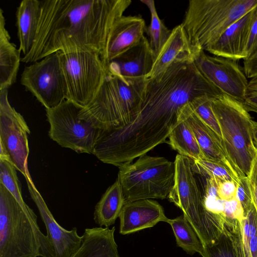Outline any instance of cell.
Listing matches in <instances>:
<instances>
[{
  "instance_id": "obj_1",
  "label": "cell",
  "mask_w": 257,
  "mask_h": 257,
  "mask_svg": "<svg viewBox=\"0 0 257 257\" xmlns=\"http://www.w3.org/2000/svg\"><path fill=\"white\" fill-rule=\"evenodd\" d=\"M130 0H42L35 41L26 63L53 53L87 51L102 60L111 30Z\"/></svg>"
},
{
  "instance_id": "obj_2",
  "label": "cell",
  "mask_w": 257,
  "mask_h": 257,
  "mask_svg": "<svg viewBox=\"0 0 257 257\" xmlns=\"http://www.w3.org/2000/svg\"><path fill=\"white\" fill-rule=\"evenodd\" d=\"M147 79V77H127L107 71L96 94L82 109L81 117L103 131L127 125L140 109Z\"/></svg>"
},
{
  "instance_id": "obj_3",
  "label": "cell",
  "mask_w": 257,
  "mask_h": 257,
  "mask_svg": "<svg viewBox=\"0 0 257 257\" xmlns=\"http://www.w3.org/2000/svg\"><path fill=\"white\" fill-rule=\"evenodd\" d=\"M38 256L55 257L52 240L34 211H25L0 183V257Z\"/></svg>"
},
{
  "instance_id": "obj_4",
  "label": "cell",
  "mask_w": 257,
  "mask_h": 257,
  "mask_svg": "<svg viewBox=\"0 0 257 257\" xmlns=\"http://www.w3.org/2000/svg\"><path fill=\"white\" fill-rule=\"evenodd\" d=\"M211 104L225 153L239 178H245L257 152L254 120L242 102L226 94L213 97Z\"/></svg>"
},
{
  "instance_id": "obj_5",
  "label": "cell",
  "mask_w": 257,
  "mask_h": 257,
  "mask_svg": "<svg viewBox=\"0 0 257 257\" xmlns=\"http://www.w3.org/2000/svg\"><path fill=\"white\" fill-rule=\"evenodd\" d=\"M257 0H190L181 24L191 45L207 51Z\"/></svg>"
},
{
  "instance_id": "obj_6",
  "label": "cell",
  "mask_w": 257,
  "mask_h": 257,
  "mask_svg": "<svg viewBox=\"0 0 257 257\" xmlns=\"http://www.w3.org/2000/svg\"><path fill=\"white\" fill-rule=\"evenodd\" d=\"M174 164V184L168 199L181 209L203 246L206 245L223 232L224 217L209 213L204 209L202 196L192 170L191 160L178 154Z\"/></svg>"
},
{
  "instance_id": "obj_7",
  "label": "cell",
  "mask_w": 257,
  "mask_h": 257,
  "mask_svg": "<svg viewBox=\"0 0 257 257\" xmlns=\"http://www.w3.org/2000/svg\"><path fill=\"white\" fill-rule=\"evenodd\" d=\"M117 180L124 204L142 199H164L174 184V162L162 157L146 155L118 167Z\"/></svg>"
},
{
  "instance_id": "obj_8",
  "label": "cell",
  "mask_w": 257,
  "mask_h": 257,
  "mask_svg": "<svg viewBox=\"0 0 257 257\" xmlns=\"http://www.w3.org/2000/svg\"><path fill=\"white\" fill-rule=\"evenodd\" d=\"M59 52L67 86V98L84 107L97 93L107 74L100 55L95 52Z\"/></svg>"
},
{
  "instance_id": "obj_9",
  "label": "cell",
  "mask_w": 257,
  "mask_h": 257,
  "mask_svg": "<svg viewBox=\"0 0 257 257\" xmlns=\"http://www.w3.org/2000/svg\"><path fill=\"white\" fill-rule=\"evenodd\" d=\"M83 107L66 99L54 108L46 109L48 134L62 147L92 154L101 130L81 117Z\"/></svg>"
},
{
  "instance_id": "obj_10",
  "label": "cell",
  "mask_w": 257,
  "mask_h": 257,
  "mask_svg": "<svg viewBox=\"0 0 257 257\" xmlns=\"http://www.w3.org/2000/svg\"><path fill=\"white\" fill-rule=\"evenodd\" d=\"M20 81L46 109L54 108L67 99V86L59 52L26 66Z\"/></svg>"
},
{
  "instance_id": "obj_11",
  "label": "cell",
  "mask_w": 257,
  "mask_h": 257,
  "mask_svg": "<svg viewBox=\"0 0 257 257\" xmlns=\"http://www.w3.org/2000/svg\"><path fill=\"white\" fill-rule=\"evenodd\" d=\"M30 130L23 116L8 100V89L0 90V141L7 149L12 162L23 175H30L28 167Z\"/></svg>"
},
{
  "instance_id": "obj_12",
  "label": "cell",
  "mask_w": 257,
  "mask_h": 257,
  "mask_svg": "<svg viewBox=\"0 0 257 257\" xmlns=\"http://www.w3.org/2000/svg\"><path fill=\"white\" fill-rule=\"evenodd\" d=\"M194 62L201 74L222 93L243 103L248 81L237 60L211 56L200 50Z\"/></svg>"
},
{
  "instance_id": "obj_13",
  "label": "cell",
  "mask_w": 257,
  "mask_h": 257,
  "mask_svg": "<svg viewBox=\"0 0 257 257\" xmlns=\"http://www.w3.org/2000/svg\"><path fill=\"white\" fill-rule=\"evenodd\" d=\"M25 177L31 197L45 225L47 235L53 242L55 257H71L80 247L83 241L82 235H78L76 227L68 230L58 223L33 183L31 176Z\"/></svg>"
},
{
  "instance_id": "obj_14",
  "label": "cell",
  "mask_w": 257,
  "mask_h": 257,
  "mask_svg": "<svg viewBox=\"0 0 257 257\" xmlns=\"http://www.w3.org/2000/svg\"><path fill=\"white\" fill-rule=\"evenodd\" d=\"M146 24L141 16H122L113 26L107 40L102 61H110L139 44L145 37Z\"/></svg>"
},
{
  "instance_id": "obj_15",
  "label": "cell",
  "mask_w": 257,
  "mask_h": 257,
  "mask_svg": "<svg viewBox=\"0 0 257 257\" xmlns=\"http://www.w3.org/2000/svg\"><path fill=\"white\" fill-rule=\"evenodd\" d=\"M119 233L128 234L167 222L163 207L152 199H142L124 204L119 215Z\"/></svg>"
},
{
  "instance_id": "obj_16",
  "label": "cell",
  "mask_w": 257,
  "mask_h": 257,
  "mask_svg": "<svg viewBox=\"0 0 257 257\" xmlns=\"http://www.w3.org/2000/svg\"><path fill=\"white\" fill-rule=\"evenodd\" d=\"M155 60L149 40L141 41L106 65L107 70L127 77H148Z\"/></svg>"
},
{
  "instance_id": "obj_17",
  "label": "cell",
  "mask_w": 257,
  "mask_h": 257,
  "mask_svg": "<svg viewBox=\"0 0 257 257\" xmlns=\"http://www.w3.org/2000/svg\"><path fill=\"white\" fill-rule=\"evenodd\" d=\"M202 50L192 46L181 24L171 30V34L155 59L148 78L155 77L173 64L184 61H194L197 53Z\"/></svg>"
},
{
  "instance_id": "obj_18",
  "label": "cell",
  "mask_w": 257,
  "mask_h": 257,
  "mask_svg": "<svg viewBox=\"0 0 257 257\" xmlns=\"http://www.w3.org/2000/svg\"><path fill=\"white\" fill-rule=\"evenodd\" d=\"M180 114L193 132L205 158L223 163L239 178L225 153L222 141L194 112L189 102L182 108Z\"/></svg>"
},
{
  "instance_id": "obj_19",
  "label": "cell",
  "mask_w": 257,
  "mask_h": 257,
  "mask_svg": "<svg viewBox=\"0 0 257 257\" xmlns=\"http://www.w3.org/2000/svg\"><path fill=\"white\" fill-rule=\"evenodd\" d=\"M254 9L230 25L207 52L214 56L237 60L243 59L249 30L254 17Z\"/></svg>"
},
{
  "instance_id": "obj_20",
  "label": "cell",
  "mask_w": 257,
  "mask_h": 257,
  "mask_svg": "<svg viewBox=\"0 0 257 257\" xmlns=\"http://www.w3.org/2000/svg\"><path fill=\"white\" fill-rule=\"evenodd\" d=\"M114 234L109 228H86L80 247L71 257H120Z\"/></svg>"
},
{
  "instance_id": "obj_21",
  "label": "cell",
  "mask_w": 257,
  "mask_h": 257,
  "mask_svg": "<svg viewBox=\"0 0 257 257\" xmlns=\"http://www.w3.org/2000/svg\"><path fill=\"white\" fill-rule=\"evenodd\" d=\"M40 0H23L16 11V25L19 49L24 56L31 50L35 41L40 16Z\"/></svg>"
},
{
  "instance_id": "obj_22",
  "label": "cell",
  "mask_w": 257,
  "mask_h": 257,
  "mask_svg": "<svg viewBox=\"0 0 257 257\" xmlns=\"http://www.w3.org/2000/svg\"><path fill=\"white\" fill-rule=\"evenodd\" d=\"M10 39L4 12L0 8V90L8 89L16 82L21 61V52Z\"/></svg>"
},
{
  "instance_id": "obj_23",
  "label": "cell",
  "mask_w": 257,
  "mask_h": 257,
  "mask_svg": "<svg viewBox=\"0 0 257 257\" xmlns=\"http://www.w3.org/2000/svg\"><path fill=\"white\" fill-rule=\"evenodd\" d=\"M237 257H251L250 242L257 233V213L253 206L244 211L241 224L229 226L226 231Z\"/></svg>"
},
{
  "instance_id": "obj_24",
  "label": "cell",
  "mask_w": 257,
  "mask_h": 257,
  "mask_svg": "<svg viewBox=\"0 0 257 257\" xmlns=\"http://www.w3.org/2000/svg\"><path fill=\"white\" fill-rule=\"evenodd\" d=\"M124 204L122 190L117 179L96 204L94 212L95 222L100 227H109L119 217Z\"/></svg>"
},
{
  "instance_id": "obj_25",
  "label": "cell",
  "mask_w": 257,
  "mask_h": 257,
  "mask_svg": "<svg viewBox=\"0 0 257 257\" xmlns=\"http://www.w3.org/2000/svg\"><path fill=\"white\" fill-rule=\"evenodd\" d=\"M168 138V143L179 155L192 161L205 158L193 132L180 114L178 122Z\"/></svg>"
},
{
  "instance_id": "obj_26",
  "label": "cell",
  "mask_w": 257,
  "mask_h": 257,
  "mask_svg": "<svg viewBox=\"0 0 257 257\" xmlns=\"http://www.w3.org/2000/svg\"><path fill=\"white\" fill-rule=\"evenodd\" d=\"M178 246L187 253L193 254L202 252L204 246L195 230L183 215L174 219H169Z\"/></svg>"
},
{
  "instance_id": "obj_27",
  "label": "cell",
  "mask_w": 257,
  "mask_h": 257,
  "mask_svg": "<svg viewBox=\"0 0 257 257\" xmlns=\"http://www.w3.org/2000/svg\"><path fill=\"white\" fill-rule=\"evenodd\" d=\"M148 7L151 15V22L146 27V32L149 38V43L153 51L155 59L169 38L171 30L168 29L160 19L153 0H143Z\"/></svg>"
},
{
  "instance_id": "obj_28",
  "label": "cell",
  "mask_w": 257,
  "mask_h": 257,
  "mask_svg": "<svg viewBox=\"0 0 257 257\" xmlns=\"http://www.w3.org/2000/svg\"><path fill=\"white\" fill-rule=\"evenodd\" d=\"M191 161L192 170L194 173L221 181H233L236 184L240 180L227 166L221 162L206 158Z\"/></svg>"
},
{
  "instance_id": "obj_29",
  "label": "cell",
  "mask_w": 257,
  "mask_h": 257,
  "mask_svg": "<svg viewBox=\"0 0 257 257\" xmlns=\"http://www.w3.org/2000/svg\"><path fill=\"white\" fill-rule=\"evenodd\" d=\"M16 169L12 163L0 159V183L8 190L25 211H31L33 209L25 203L23 198L21 184Z\"/></svg>"
},
{
  "instance_id": "obj_30",
  "label": "cell",
  "mask_w": 257,
  "mask_h": 257,
  "mask_svg": "<svg viewBox=\"0 0 257 257\" xmlns=\"http://www.w3.org/2000/svg\"><path fill=\"white\" fill-rule=\"evenodd\" d=\"M213 97H215L208 95L201 96L190 102L189 104L194 112L216 134L222 142L219 125L211 107V102Z\"/></svg>"
},
{
  "instance_id": "obj_31",
  "label": "cell",
  "mask_w": 257,
  "mask_h": 257,
  "mask_svg": "<svg viewBox=\"0 0 257 257\" xmlns=\"http://www.w3.org/2000/svg\"><path fill=\"white\" fill-rule=\"evenodd\" d=\"M202 257H237L231 241L223 230L212 242L204 246Z\"/></svg>"
},
{
  "instance_id": "obj_32",
  "label": "cell",
  "mask_w": 257,
  "mask_h": 257,
  "mask_svg": "<svg viewBox=\"0 0 257 257\" xmlns=\"http://www.w3.org/2000/svg\"><path fill=\"white\" fill-rule=\"evenodd\" d=\"M254 10V17L249 30L243 60L249 58L257 53V6Z\"/></svg>"
},
{
  "instance_id": "obj_33",
  "label": "cell",
  "mask_w": 257,
  "mask_h": 257,
  "mask_svg": "<svg viewBox=\"0 0 257 257\" xmlns=\"http://www.w3.org/2000/svg\"><path fill=\"white\" fill-rule=\"evenodd\" d=\"M235 198L241 203L244 211L253 205L246 177L240 179L236 184Z\"/></svg>"
},
{
  "instance_id": "obj_34",
  "label": "cell",
  "mask_w": 257,
  "mask_h": 257,
  "mask_svg": "<svg viewBox=\"0 0 257 257\" xmlns=\"http://www.w3.org/2000/svg\"><path fill=\"white\" fill-rule=\"evenodd\" d=\"M243 104L248 112L257 113V77L248 81Z\"/></svg>"
},
{
  "instance_id": "obj_35",
  "label": "cell",
  "mask_w": 257,
  "mask_h": 257,
  "mask_svg": "<svg viewBox=\"0 0 257 257\" xmlns=\"http://www.w3.org/2000/svg\"><path fill=\"white\" fill-rule=\"evenodd\" d=\"M223 215L227 218L241 221L244 217V210L241 203L235 198L224 200Z\"/></svg>"
},
{
  "instance_id": "obj_36",
  "label": "cell",
  "mask_w": 257,
  "mask_h": 257,
  "mask_svg": "<svg viewBox=\"0 0 257 257\" xmlns=\"http://www.w3.org/2000/svg\"><path fill=\"white\" fill-rule=\"evenodd\" d=\"M252 203L257 213V152L246 177Z\"/></svg>"
},
{
  "instance_id": "obj_37",
  "label": "cell",
  "mask_w": 257,
  "mask_h": 257,
  "mask_svg": "<svg viewBox=\"0 0 257 257\" xmlns=\"http://www.w3.org/2000/svg\"><path fill=\"white\" fill-rule=\"evenodd\" d=\"M236 188V184L233 181H220L217 190L219 198L224 201L234 198Z\"/></svg>"
},
{
  "instance_id": "obj_38",
  "label": "cell",
  "mask_w": 257,
  "mask_h": 257,
  "mask_svg": "<svg viewBox=\"0 0 257 257\" xmlns=\"http://www.w3.org/2000/svg\"><path fill=\"white\" fill-rule=\"evenodd\" d=\"M243 71L247 78L257 77V53L253 56L244 59Z\"/></svg>"
},
{
  "instance_id": "obj_39",
  "label": "cell",
  "mask_w": 257,
  "mask_h": 257,
  "mask_svg": "<svg viewBox=\"0 0 257 257\" xmlns=\"http://www.w3.org/2000/svg\"><path fill=\"white\" fill-rule=\"evenodd\" d=\"M0 159L4 160L12 163L10 155L7 149L1 141H0Z\"/></svg>"
},
{
  "instance_id": "obj_40",
  "label": "cell",
  "mask_w": 257,
  "mask_h": 257,
  "mask_svg": "<svg viewBox=\"0 0 257 257\" xmlns=\"http://www.w3.org/2000/svg\"><path fill=\"white\" fill-rule=\"evenodd\" d=\"M250 251L251 257H257V233L250 240Z\"/></svg>"
}]
</instances>
